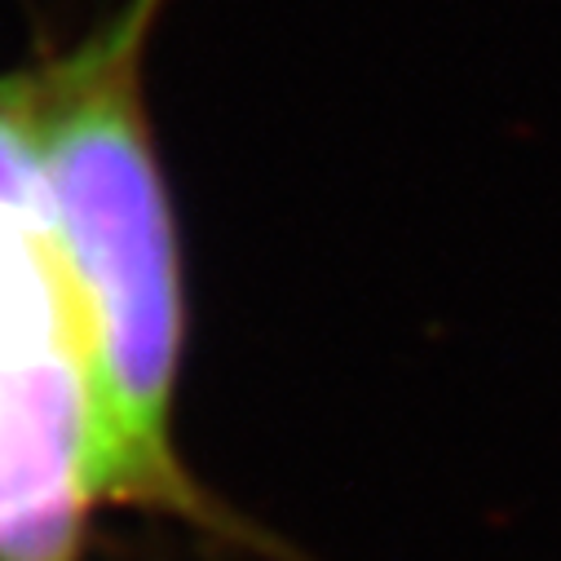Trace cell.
Masks as SVG:
<instances>
[{
    "label": "cell",
    "instance_id": "6da1fadb",
    "mask_svg": "<svg viewBox=\"0 0 561 561\" xmlns=\"http://www.w3.org/2000/svg\"><path fill=\"white\" fill-rule=\"evenodd\" d=\"M164 5L124 0L32 67L36 147L93 389L102 504L213 530L173 443L186 278L142 71Z\"/></svg>",
    "mask_w": 561,
    "mask_h": 561
},
{
    "label": "cell",
    "instance_id": "7a4b0ae2",
    "mask_svg": "<svg viewBox=\"0 0 561 561\" xmlns=\"http://www.w3.org/2000/svg\"><path fill=\"white\" fill-rule=\"evenodd\" d=\"M98 425L41 147L36 71H0V561H84Z\"/></svg>",
    "mask_w": 561,
    "mask_h": 561
}]
</instances>
